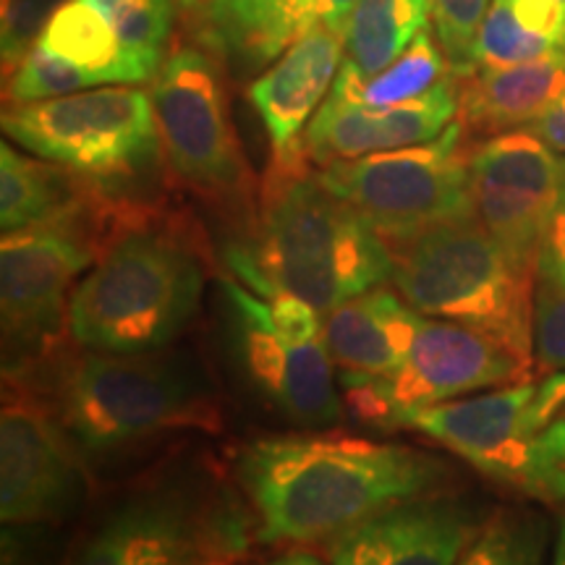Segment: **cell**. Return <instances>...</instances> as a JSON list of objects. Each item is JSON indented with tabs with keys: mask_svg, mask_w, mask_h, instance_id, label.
I'll return each instance as SVG.
<instances>
[{
	"mask_svg": "<svg viewBox=\"0 0 565 565\" xmlns=\"http://www.w3.org/2000/svg\"><path fill=\"white\" fill-rule=\"evenodd\" d=\"M236 479L267 545H315L404 500L440 492L443 458L412 445L343 433L265 435L236 461Z\"/></svg>",
	"mask_w": 565,
	"mask_h": 565,
	"instance_id": "cell-1",
	"label": "cell"
},
{
	"mask_svg": "<svg viewBox=\"0 0 565 565\" xmlns=\"http://www.w3.org/2000/svg\"><path fill=\"white\" fill-rule=\"evenodd\" d=\"M233 278L263 296H299L330 312L393 278V249L370 223L330 192L307 152L270 160L257 217L225 249Z\"/></svg>",
	"mask_w": 565,
	"mask_h": 565,
	"instance_id": "cell-2",
	"label": "cell"
},
{
	"mask_svg": "<svg viewBox=\"0 0 565 565\" xmlns=\"http://www.w3.org/2000/svg\"><path fill=\"white\" fill-rule=\"evenodd\" d=\"M204 257L181 223L124 202L97 263L71 296L68 338L79 349H168L200 309Z\"/></svg>",
	"mask_w": 565,
	"mask_h": 565,
	"instance_id": "cell-3",
	"label": "cell"
},
{
	"mask_svg": "<svg viewBox=\"0 0 565 565\" xmlns=\"http://www.w3.org/2000/svg\"><path fill=\"white\" fill-rule=\"evenodd\" d=\"M53 414L84 456H105L181 429H221L215 391L175 351L66 356L51 377Z\"/></svg>",
	"mask_w": 565,
	"mask_h": 565,
	"instance_id": "cell-4",
	"label": "cell"
},
{
	"mask_svg": "<svg viewBox=\"0 0 565 565\" xmlns=\"http://www.w3.org/2000/svg\"><path fill=\"white\" fill-rule=\"evenodd\" d=\"M393 278L422 317L482 330L534 364L536 278L519 270L475 215L437 223L393 249Z\"/></svg>",
	"mask_w": 565,
	"mask_h": 565,
	"instance_id": "cell-5",
	"label": "cell"
},
{
	"mask_svg": "<svg viewBox=\"0 0 565 565\" xmlns=\"http://www.w3.org/2000/svg\"><path fill=\"white\" fill-rule=\"evenodd\" d=\"M124 200L100 192L55 221L3 233L0 317L3 377H32L68 335L71 296L97 263Z\"/></svg>",
	"mask_w": 565,
	"mask_h": 565,
	"instance_id": "cell-6",
	"label": "cell"
},
{
	"mask_svg": "<svg viewBox=\"0 0 565 565\" xmlns=\"http://www.w3.org/2000/svg\"><path fill=\"white\" fill-rule=\"evenodd\" d=\"M416 429L479 475L545 505H565V414L536 419V383H515L408 414Z\"/></svg>",
	"mask_w": 565,
	"mask_h": 565,
	"instance_id": "cell-7",
	"label": "cell"
},
{
	"mask_svg": "<svg viewBox=\"0 0 565 565\" xmlns=\"http://www.w3.org/2000/svg\"><path fill=\"white\" fill-rule=\"evenodd\" d=\"M3 131L34 158L68 168L110 194L162 158L152 97L139 87L6 105Z\"/></svg>",
	"mask_w": 565,
	"mask_h": 565,
	"instance_id": "cell-8",
	"label": "cell"
},
{
	"mask_svg": "<svg viewBox=\"0 0 565 565\" xmlns=\"http://www.w3.org/2000/svg\"><path fill=\"white\" fill-rule=\"evenodd\" d=\"M221 63L200 45H175L150 97L168 171L204 202L252 215L254 183L231 121Z\"/></svg>",
	"mask_w": 565,
	"mask_h": 565,
	"instance_id": "cell-9",
	"label": "cell"
},
{
	"mask_svg": "<svg viewBox=\"0 0 565 565\" xmlns=\"http://www.w3.org/2000/svg\"><path fill=\"white\" fill-rule=\"evenodd\" d=\"M469 152L456 118L433 141L333 162L320 179L395 249L437 223L475 215Z\"/></svg>",
	"mask_w": 565,
	"mask_h": 565,
	"instance_id": "cell-10",
	"label": "cell"
},
{
	"mask_svg": "<svg viewBox=\"0 0 565 565\" xmlns=\"http://www.w3.org/2000/svg\"><path fill=\"white\" fill-rule=\"evenodd\" d=\"M3 380L0 519L6 526L61 524L87 498L84 454L32 383Z\"/></svg>",
	"mask_w": 565,
	"mask_h": 565,
	"instance_id": "cell-11",
	"label": "cell"
},
{
	"mask_svg": "<svg viewBox=\"0 0 565 565\" xmlns=\"http://www.w3.org/2000/svg\"><path fill=\"white\" fill-rule=\"evenodd\" d=\"M238 547L242 532L192 494L154 487L113 505L61 565H223Z\"/></svg>",
	"mask_w": 565,
	"mask_h": 565,
	"instance_id": "cell-12",
	"label": "cell"
},
{
	"mask_svg": "<svg viewBox=\"0 0 565 565\" xmlns=\"http://www.w3.org/2000/svg\"><path fill=\"white\" fill-rule=\"evenodd\" d=\"M469 173L475 217L519 270L536 278L563 160L532 131L513 129L479 141Z\"/></svg>",
	"mask_w": 565,
	"mask_h": 565,
	"instance_id": "cell-13",
	"label": "cell"
},
{
	"mask_svg": "<svg viewBox=\"0 0 565 565\" xmlns=\"http://www.w3.org/2000/svg\"><path fill=\"white\" fill-rule=\"evenodd\" d=\"M231 333L244 372L288 422L328 427L343 419V398L333 377V359L317 341H294L273 322L270 303L244 282L223 278Z\"/></svg>",
	"mask_w": 565,
	"mask_h": 565,
	"instance_id": "cell-14",
	"label": "cell"
},
{
	"mask_svg": "<svg viewBox=\"0 0 565 565\" xmlns=\"http://www.w3.org/2000/svg\"><path fill=\"white\" fill-rule=\"evenodd\" d=\"M534 380V364L505 343L469 324L422 317L406 362L391 377H380L391 427H404L406 416L466 395Z\"/></svg>",
	"mask_w": 565,
	"mask_h": 565,
	"instance_id": "cell-15",
	"label": "cell"
},
{
	"mask_svg": "<svg viewBox=\"0 0 565 565\" xmlns=\"http://www.w3.org/2000/svg\"><path fill=\"white\" fill-rule=\"evenodd\" d=\"M484 519L475 503L433 492L370 515L330 542V565H458Z\"/></svg>",
	"mask_w": 565,
	"mask_h": 565,
	"instance_id": "cell-16",
	"label": "cell"
},
{
	"mask_svg": "<svg viewBox=\"0 0 565 565\" xmlns=\"http://www.w3.org/2000/svg\"><path fill=\"white\" fill-rule=\"evenodd\" d=\"M458 118V76L408 103L370 108V105L328 95L303 131L309 162L328 168L333 162L391 152L433 141Z\"/></svg>",
	"mask_w": 565,
	"mask_h": 565,
	"instance_id": "cell-17",
	"label": "cell"
},
{
	"mask_svg": "<svg viewBox=\"0 0 565 565\" xmlns=\"http://www.w3.org/2000/svg\"><path fill=\"white\" fill-rule=\"evenodd\" d=\"M343 26L320 21L299 34L278 61L252 79L246 97L263 118L273 160L303 152V131L333 89L343 66Z\"/></svg>",
	"mask_w": 565,
	"mask_h": 565,
	"instance_id": "cell-18",
	"label": "cell"
},
{
	"mask_svg": "<svg viewBox=\"0 0 565 565\" xmlns=\"http://www.w3.org/2000/svg\"><path fill=\"white\" fill-rule=\"evenodd\" d=\"M179 13L196 45L236 79L265 71L307 32L288 0H179Z\"/></svg>",
	"mask_w": 565,
	"mask_h": 565,
	"instance_id": "cell-19",
	"label": "cell"
},
{
	"mask_svg": "<svg viewBox=\"0 0 565 565\" xmlns=\"http://www.w3.org/2000/svg\"><path fill=\"white\" fill-rule=\"evenodd\" d=\"M422 315L387 286L324 312L322 343L341 374L391 377L406 362Z\"/></svg>",
	"mask_w": 565,
	"mask_h": 565,
	"instance_id": "cell-20",
	"label": "cell"
},
{
	"mask_svg": "<svg viewBox=\"0 0 565 565\" xmlns=\"http://www.w3.org/2000/svg\"><path fill=\"white\" fill-rule=\"evenodd\" d=\"M565 92V53L513 63L498 68H475L458 76V121L466 134L526 129Z\"/></svg>",
	"mask_w": 565,
	"mask_h": 565,
	"instance_id": "cell-21",
	"label": "cell"
},
{
	"mask_svg": "<svg viewBox=\"0 0 565 565\" xmlns=\"http://www.w3.org/2000/svg\"><path fill=\"white\" fill-rule=\"evenodd\" d=\"M105 192L95 181L13 150L9 141L0 147V225L3 233L32 228L84 207Z\"/></svg>",
	"mask_w": 565,
	"mask_h": 565,
	"instance_id": "cell-22",
	"label": "cell"
},
{
	"mask_svg": "<svg viewBox=\"0 0 565 565\" xmlns=\"http://www.w3.org/2000/svg\"><path fill=\"white\" fill-rule=\"evenodd\" d=\"M429 0H356L343 19V63L370 79L429 30Z\"/></svg>",
	"mask_w": 565,
	"mask_h": 565,
	"instance_id": "cell-23",
	"label": "cell"
},
{
	"mask_svg": "<svg viewBox=\"0 0 565 565\" xmlns=\"http://www.w3.org/2000/svg\"><path fill=\"white\" fill-rule=\"evenodd\" d=\"M448 76H454V68L445 58L440 42H435L429 30H424L391 66L370 76V79L359 76L343 63L330 95L370 105V108H387V105L408 103L414 97L427 95Z\"/></svg>",
	"mask_w": 565,
	"mask_h": 565,
	"instance_id": "cell-24",
	"label": "cell"
},
{
	"mask_svg": "<svg viewBox=\"0 0 565 565\" xmlns=\"http://www.w3.org/2000/svg\"><path fill=\"white\" fill-rule=\"evenodd\" d=\"M38 42L58 58L87 71L97 84H126L121 45L95 0H68L61 6Z\"/></svg>",
	"mask_w": 565,
	"mask_h": 565,
	"instance_id": "cell-25",
	"label": "cell"
},
{
	"mask_svg": "<svg viewBox=\"0 0 565 565\" xmlns=\"http://www.w3.org/2000/svg\"><path fill=\"white\" fill-rule=\"evenodd\" d=\"M108 17L118 45L126 84L152 82L168 55L179 0H95Z\"/></svg>",
	"mask_w": 565,
	"mask_h": 565,
	"instance_id": "cell-26",
	"label": "cell"
},
{
	"mask_svg": "<svg viewBox=\"0 0 565 565\" xmlns=\"http://www.w3.org/2000/svg\"><path fill=\"white\" fill-rule=\"evenodd\" d=\"M547 524L524 508H498L484 519L458 565H542Z\"/></svg>",
	"mask_w": 565,
	"mask_h": 565,
	"instance_id": "cell-27",
	"label": "cell"
},
{
	"mask_svg": "<svg viewBox=\"0 0 565 565\" xmlns=\"http://www.w3.org/2000/svg\"><path fill=\"white\" fill-rule=\"evenodd\" d=\"M561 51L555 40L536 32L511 9L508 0H492L490 11L479 26L475 47V68H498L545 58Z\"/></svg>",
	"mask_w": 565,
	"mask_h": 565,
	"instance_id": "cell-28",
	"label": "cell"
},
{
	"mask_svg": "<svg viewBox=\"0 0 565 565\" xmlns=\"http://www.w3.org/2000/svg\"><path fill=\"white\" fill-rule=\"evenodd\" d=\"M3 79L6 105L53 100V97H66L74 95V92L97 87L95 76L79 66H74V63L53 55L40 42H34L24 58L9 74H3Z\"/></svg>",
	"mask_w": 565,
	"mask_h": 565,
	"instance_id": "cell-29",
	"label": "cell"
},
{
	"mask_svg": "<svg viewBox=\"0 0 565 565\" xmlns=\"http://www.w3.org/2000/svg\"><path fill=\"white\" fill-rule=\"evenodd\" d=\"M492 0H429L437 40L456 76L475 71V47L479 26Z\"/></svg>",
	"mask_w": 565,
	"mask_h": 565,
	"instance_id": "cell-30",
	"label": "cell"
},
{
	"mask_svg": "<svg viewBox=\"0 0 565 565\" xmlns=\"http://www.w3.org/2000/svg\"><path fill=\"white\" fill-rule=\"evenodd\" d=\"M66 3L68 0H3V19H0L3 74H9L24 58L53 13Z\"/></svg>",
	"mask_w": 565,
	"mask_h": 565,
	"instance_id": "cell-31",
	"label": "cell"
},
{
	"mask_svg": "<svg viewBox=\"0 0 565 565\" xmlns=\"http://www.w3.org/2000/svg\"><path fill=\"white\" fill-rule=\"evenodd\" d=\"M534 366L547 374L565 370V288L540 280L534 294Z\"/></svg>",
	"mask_w": 565,
	"mask_h": 565,
	"instance_id": "cell-32",
	"label": "cell"
},
{
	"mask_svg": "<svg viewBox=\"0 0 565 565\" xmlns=\"http://www.w3.org/2000/svg\"><path fill=\"white\" fill-rule=\"evenodd\" d=\"M536 280L547 286L565 288V158L561 173V192L550 217L545 242L540 249V263H536Z\"/></svg>",
	"mask_w": 565,
	"mask_h": 565,
	"instance_id": "cell-33",
	"label": "cell"
},
{
	"mask_svg": "<svg viewBox=\"0 0 565 565\" xmlns=\"http://www.w3.org/2000/svg\"><path fill=\"white\" fill-rule=\"evenodd\" d=\"M267 303H270L273 322L278 324L280 333L294 338V341H317V338H322V312L309 301L291 294H280Z\"/></svg>",
	"mask_w": 565,
	"mask_h": 565,
	"instance_id": "cell-34",
	"label": "cell"
},
{
	"mask_svg": "<svg viewBox=\"0 0 565 565\" xmlns=\"http://www.w3.org/2000/svg\"><path fill=\"white\" fill-rule=\"evenodd\" d=\"M294 6L299 19L303 21V26L320 24V21H328V24H338L343 26V19L349 17L351 6L356 0H288Z\"/></svg>",
	"mask_w": 565,
	"mask_h": 565,
	"instance_id": "cell-35",
	"label": "cell"
},
{
	"mask_svg": "<svg viewBox=\"0 0 565 565\" xmlns=\"http://www.w3.org/2000/svg\"><path fill=\"white\" fill-rule=\"evenodd\" d=\"M534 137H540L553 152L565 154V92L536 121L526 126Z\"/></svg>",
	"mask_w": 565,
	"mask_h": 565,
	"instance_id": "cell-36",
	"label": "cell"
},
{
	"mask_svg": "<svg viewBox=\"0 0 565 565\" xmlns=\"http://www.w3.org/2000/svg\"><path fill=\"white\" fill-rule=\"evenodd\" d=\"M565 408V370L550 372L540 385H536V419L547 424Z\"/></svg>",
	"mask_w": 565,
	"mask_h": 565,
	"instance_id": "cell-37",
	"label": "cell"
},
{
	"mask_svg": "<svg viewBox=\"0 0 565 565\" xmlns=\"http://www.w3.org/2000/svg\"><path fill=\"white\" fill-rule=\"evenodd\" d=\"M265 565H328L322 561V557H317L312 553H303V550H294V553H286L280 557H275V561L265 563Z\"/></svg>",
	"mask_w": 565,
	"mask_h": 565,
	"instance_id": "cell-38",
	"label": "cell"
},
{
	"mask_svg": "<svg viewBox=\"0 0 565 565\" xmlns=\"http://www.w3.org/2000/svg\"><path fill=\"white\" fill-rule=\"evenodd\" d=\"M553 565H565V511H563L561 529H557V545H555V561H553Z\"/></svg>",
	"mask_w": 565,
	"mask_h": 565,
	"instance_id": "cell-39",
	"label": "cell"
},
{
	"mask_svg": "<svg viewBox=\"0 0 565 565\" xmlns=\"http://www.w3.org/2000/svg\"><path fill=\"white\" fill-rule=\"evenodd\" d=\"M555 3H561V6H563V9H565V0H555Z\"/></svg>",
	"mask_w": 565,
	"mask_h": 565,
	"instance_id": "cell-40",
	"label": "cell"
},
{
	"mask_svg": "<svg viewBox=\"0 0 565 565\" xmlns=\"http://www.w3.org/2000/svg\"><path fill=\"white\" fill-rule=\"evenodd\" d=\"M563 414H565V408H563Z\"/></svg>",
	"mask_w": 565,
	"mask_h": 565,
	"instance_id": "cell-41",
	"label": "cell"
}]
</instances>
